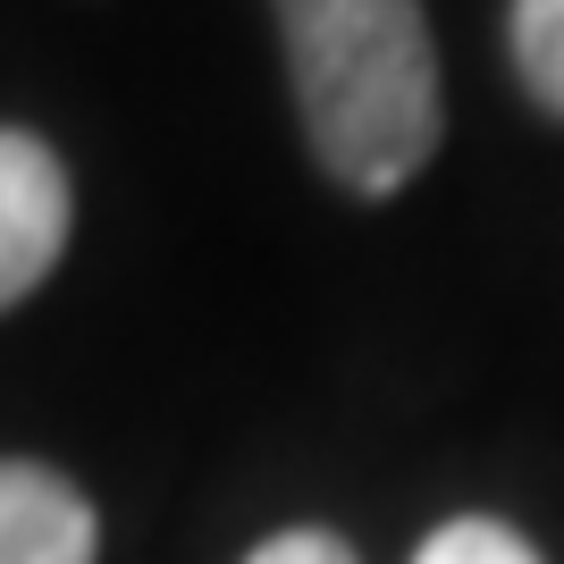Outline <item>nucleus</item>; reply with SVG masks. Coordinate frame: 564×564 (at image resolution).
Returning <instances> with one entry per match:
<instances>
[{"label":"nucleus","instance_id":"1","mask_svg":"<svg viewBox=\"0 0 564 564\" xmlns=\"http://www.w3.org/2000/svg\"><path fill=\"white\" fill-rule=\"evenodd\" d=\"M295 110L337 186L397 194L438 152V43L422 0H279Z\"/></svg>","mask_w":564,"mask_h":564},{"label":"nucleus","instance_id":"2","mask_svg":"<svg viewBox=\"0 0 564 564\" xmlns=\"http://www.w3.org/2000/svg\"><path fill=\"white\" fill-rule=\"evenodd\" d=\"M68 228H76V194L59 152L25 127H0V312L51 279V261L68 253Z\"/></svg>","mask_w":564,"mask_h":564},{"label":"nucleus","instance_id":"3","mask_svg":"<svg viewBox=\"0 0 564 564\" xmlns=\"http://www.w3.org/2000/svg\"><path fill=\"white\" fill-rule=\"evenodd\" d=\"M94 506L43 464H0V564H94Z\"/></svg>","mask_w":564,"mask_h":564},{"label":"nucleus","instance_id":"4","mask_svg":"<svg viewBox=\"0 0 564 564\" xmlns=\"http://www.w3.org/2000/svg\"><path fill=\"white\" fill-rule=\"evenodd\" d=\"M506 43H514V76L540 110L564 118V0H514L506 18Z\"/></svg>","mask_w":564,"mask_h":564},{"label":"nucleus","instance_id":"5","mask_svg":"<svg viewBox=\"0 0 564 564\" xmlns=\"http://www.w3.org/2000/svg\"><path fill=\"white\" fill-rule=\"evenodd\" d=\"M413 564H540V547L522 540V531H506V522H489V514H455L422 540Z\"/></svg>","mask_w":564,"mask_h":564},{"label":"nucleus","instance_id":"6","mask_svg":"<svg viewBox=\"0 0 564 564\" xmlns=\"http://www.w3.org/2000/svg\"><path fill=\"white\" fill-rule=\"evenodd\" d=\"M245 564H362L337 531H279V540H261Z\"/></svg>","mask_w":564,"mask_h":564}]
</instances>
